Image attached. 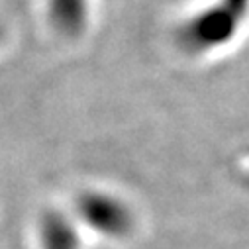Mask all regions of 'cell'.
<instances>
[{
    "label": "cell",
    "instance_id": "2",
    "mask_svg": "<svg viewBox=\"0 0 249 249\" xmlns=\"http://www.w3.org/2000/svg\"><path fill=\"white\" fill-rule=\"evenodd\" d=\"M47 16L59 34L75 37L89 22V0H47Z\"/></svg>",
    "mask_w": 249,
    "mask_h": 249
},
{
    "label": "cell",
    "instance_id": "1",
    "mask_svg": "<svg viewBox=\"0 0 249 249\" xmlns=\"http://www.w3.org/2000/svg\"><path fill=\"white\" fill-rule=\"evenodd\" d=\"M249 0H216L189 18L180 30V43L189 51H208L228 43L239 30Z\"/></svg>",
    "mask_w": 249,
    "mask_h": 249
},
{
    "label": "cell",
    "instance_id": "3",
    "mask_svg": "<svg viewBox=\"0 0 249 249\" xmlns=\"http://www.w3.org/2000/svg\"><path fill=\"white\" fill-rule=\"evenodd\" d=\"M2 37H4V28H2V24H0V41H2Z\"/></svg>",
    "mask_w": 249,
    "mask_h": 249
}]
</instances>
